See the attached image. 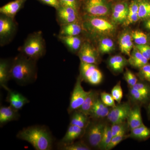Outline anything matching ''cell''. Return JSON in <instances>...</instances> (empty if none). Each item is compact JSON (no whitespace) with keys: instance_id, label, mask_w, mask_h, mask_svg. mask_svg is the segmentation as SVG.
I'll return each instance as SVG.
<instances>
[{"instance_id":"25","label":"cell","mask_w":150,"mask_h":150,"mask_svg":"<svg viewBox=\"0 0 150 150\" xmlns=\"http://www.w3.org/2000/svg\"><path fill=\"white\" fill-rule=\"evenodd\" d=\"M59 38L61 41L69 48V50L74 53L79 52L83 43L81 39L78 35L59 36Z\"/></svg>"},{"instance_id":"20","label":"cell","mask_w":150,"mask_h":150,"mask_svg":"<svg viewBox=\"0 0 150 150\" xmlns=\"http://www.w3.org/2000/svg\"><path fill=\"white\" fill-rule=\"evenodd\" d=\"M18 110L10 106H2L0 108V124L1 125L18 120L19 118Z\"/></svg>"},{"instance_id":"3","label":"cell","mask_w":150,"mask_h":150,"mask_svg":"<svg viewBox=\"0 0 150 150\" xmlns=\"http://www.w3.org/2000/svg\"><path fill=\"white\" fill-rule=\"evenodd\" d=\"M83 27L92 34L104 37H111L117 30V25L107 17L86 15Z\"/></svg>"},{"instance_id":"17","label":"cell","mask_w":150,"mask_h":150,"mask_svg":"<svg viewBox=\"0 0 150 150\" xmlns=\"http://www.w3.org/2000/svg\"><path fill=\"white\" fill-rule=\"evenodd\" d=\"M141 105L133 104L127 119L130 131L144 124L141 113Z\"/></svg>"},{"instance_id":"5","label":"cell","mask_w":150,"mask_h":150,"mask_svg":"<svg viewBox=\"0 0 150 150\" xmlns=\"http://www.w3.org/2000/svg\"><path fill=\"white\" fill-rule=\"evenodd\" d=\"M106 122L102 119L91 118L89 123L86 128L83 141L91 149H99Z\"/></svg>"},{"instance_id":"35","label":"cell","mask_w":150,"mask_h":150,"mask_svg":"<svg viewBox=\"0 0 150 150\" xmlns=\"http://www.w3.org/2000/svg\"><path fill=\"white\" fill-rule=\"evenodd\" d=\"M111 129L112 137L126 134L128 131H130L127 121L111 124Z\"/></svg>"},{"instance_id":"12","label":"cell","mask_w":150,"mask_h":150,"mask_svg":"<svg viewBox=\"0 0 150 150\" xmlns=\"http://www.w3.org/2000/svg\"><path fill=\"white\" fill-rule=\"evenodd\" d=\"M129 4L125 1L117 2L112 6L111 20L115 24H124L126 22L128 13Z\"/></svg>"},{"instance_id":"47","label":"cell","mask_w":150,"mask_h":150,"mask_svg":"<svg viewBox=\"0 0 150 150\" xmlns=\"http://www.w3.org/2000/svg\"><path fill=\"white\" fill-rule=\"evenodd\" d=\"M147 112L148 116H149V118L150 119V101L148 105Z\"/></svg>"},{"instance_id":"10","label":"cell","mask_w":150,"mask_h":150,"mask_svg":"<svg viewBox=\"0 0 150 150\" xmlns=\"http://www.w3.org/2000/svg\"><path fill=\"white\" fill-rule=\"evenodd\" d=\"M16 25L13 18L1 14L0 17L1 44L8 42L12 39L16 30Z\"/></svg>"},{"instance_id":"4","label":"cell","mask_w":150,"mask_h":150,"mask_svg":"<svg viewBox=\"0 0 150 150\" xmlns=\"http://www.w3.org/2000/svg\"><path fill=\"white\" fill-rule=\"evenodd\" d=\"M21 54L28 58L37 60L46 53V44L41 31L30 34L21 48Z\"/></svg>"},{"instance_id":"11","label":"cell","mask_w":150,"mask_h":150,"mask_svg":"<svg viewBox=\"0 0 150 150\" xmlns=\"http://www.w3.org/2000/svg\"><path fill=\"white\" fill-rule=\"evenodd\" d=\"M81 62L97 65L99 64V54L89 42H84L78 52Z\"/></svg>"},{"instance_id":"41","label":"cell","mask_w":150,"mask_h":150,"mask_svg":"<svg viewBox=\"0 0 150 150\" xmlns=\"http://www.w3.org/2000/svg\"><path fill=\"white\" fill-rule=\"evenodd\" d=\"M129 138V134H123L112 137V139L107 146L106 150L112 149L123 140Z\"/></svg>"},{"instance_id":"2","label":"cell","mask_w":150,"mask_h":150,"mask_svg":"<svg viewBox=\"0 0 150 150\" xmlns=\"http://www.w3.org/2000/svg\"><path fill=\"white\" fill-rule=\"evenodd\" d=\"M19 139L30 143L36 150H50L53 147V138L45 127L29 126L19 131L16 135Z\"/></svg>"},{"instance_id":"39","label":"cell","mask_w":150,"mask_h":150,"mask_svg":"<svg viewBox=\"0 0 150 150\" xmlns=\"http://www.w3.org/2000/svg\"><path fill=\"white\" fill-rule=\"evenodd\" d=\"M138 81L135 85L131 88L137 90L150 97V83L144 81Z\"/></svg>"},{"instance_id":"23","label":"cell","mask_w":150,"mask_h":150,"mask_svg":"<svg viewBox=\"0 0 150 150\" xmlns=\"http://www.w3.org/2000/svg\"><path fill=\"white\" fill-rule=\"evenodd\" d=\"M23 2V0H16L8 3L0 8V13L2 14L13 18L21 8Z\"/></svg>"},{"instance_id":"14","label":"cell","mask_w":150,"mask_h":150,"mask_svg":"<svg viewBox=\"0 0 150 150\" xmlns=\"http://www.w3.org/2000/svg\"><path fill=\"white\" fill-rule=\"evenodd\" d=\"M3 87L8 92L6 101L9 103L10 105L16 110H20L29 102L27 98L19 93L11 90L6 86H3Z\"/></svg>"},{"instance_id":"6","label":"cell","mask_w":150,"mask_h":150,"mask_svg":"<svg viewBox=\"0 0 150 150\" xmlns=\"http://www.w3.org/2000/svg\"><path fill=\"white\" fill-rule=\"evenodd\" d=\"M110 0H84L83 10L86 15L108 17L111 14Z\"/></svg>"},{"instance_id":"40","label":"cell","mask_w":150,"mask_h":150,"mask_svg":"<svg viewBox=\"0 0 150 150\" xmlns=\"http://www.w3.org/2000/svg\"><path fill=\"white\" fill-rule=\"evenodd\" d=\"M123 77L129 88L132 87L138 82V79L137 76L127 68L126 71L124 73Z\"/></svg>"},{"instance_id":"36","label":"cell","mask_w":150,"mask_h":150,"mask_svg":"<svg viewBox=\"0 0 150 150\" xmlns=\"http://www.w3.org/2000/svg\"><path fill=\"white\" fill-rule=\"evenodd\" d=\"M112 137L111 126L107 123L105 127L102 139L100 144L99 149L106 150L107 146L112 139Z\"/></svg>"},{"instance_id":"7","label":"cell","mask_w":150,"mask_h":150,"mask_svg":"<svg viewBox=\"0 0 150 150\" xmlns=\"http://www.w3.org/2000/svg\"><path fill=\"white\" fill-rule=\"evenodd\" d=\"M79 75L83 81L92 85H99L103 79L102 73L97 65L81 62Z\"/></svg>"},{"instance_id":"27","label":"cell","mask_w":150,"mask_h":150,"mask_svg":"<svg viewBox=\"0 0 150 150\" xmlns=\"http://www.w3.org/2000/svg\"><path fill=\"white\" fill-rule=\"evenodd\" d=\"M139 20V0H132L129 4L128 16L124 25L128 26Z\"/></svg>"},{"instance_id":"33","label":"cell","mask_w":150,"mask_h":150,"mask_svg":"<svg viewBox=\"0 0 150 150\" xmlns=\"http://www.w3.org/2000/svg\"><path fill=\"white\" fill-rule=\"evenodd\" d=\"M58 149L62 150H91V149L82 140L69 144H59Z\"/></svg>"},{"instance_id":"28","label":"cell","mask_w":150,"mask_h":150,"mask_svg":"<svg viewBox=\"0 0 150 150\" xmlns=\"http://www.w3.org/2000/svg\"><path fill=\"white\" fill-rule=\"evenodd\" d=\"M129 100L134 104L143 105L150 101V97L137 90L129 88Z\"/></svg>"},{"instance_id":"29","label":"cell","mask_w":150,"mask_h":150,"mask_svg":"<svg viewBox=\"0 0 150 150\" xmlns=\"http://www.w3.org/2000/svg\"><path fill=\"white\" fill-rule=\"evenodd\" d=\"M150 138V128L143 124L130 131L129 138L138 141H145Z\"/></svg>"},{"instance_id":"48","label":"cell","mask_w":150,"mask_h":150,"mask_svg":"<svg viewBox=\"0 0 150 150\" xmlns=\"http://www.w3.org/2000/svg\"><path fill=\"white\" fill-rule=\"evenodd\" d=\"M110 1H115L119 2V1H125L126 0H110Z\"/></svg>"},{"instance_id":"46","label":"cell","mask_w":150,"mask_h":150,"mask_svg":"<svg viewBox=\"0 0 150 150\" xmlns=\"http://www.w3.org/2000/svg\"><path fill=\"white\" fill-rule=\"evenodd\" d=\"M143 21V26L146 30L150 32V18L144 20Z\"/></svg>"},{"instance_id":"15","label":"cell","mask_w":150,"mask_h":150,"mask_svg":"<svg viewBox=\"0 0 150 150\" xmlns=\"http://www.w3.org/2000/svg\"><path fill=\"white\" fill-rule=\"evenodd\" d=\"M108 66L109 69L115 75L123 72L124 69L129 64L128 60L124 56L120 55H114L108 59Z\"/></svg>"},{"instance_id":"45","label":"cell","mask_w":150,"mask_h":150,"mask_svg":"<svg viewBox=\"0 0 150 150\" xmlns=\"http://www.w3.org/2000/svg\"><path fill=\"white\" fill-rule=\"evenodd\" d=\"M42 2L55 8L56 9L61 6L59 0H40Z\"/></svg>"},{"instance_id":"24","label":"cell","mask_w":150,"mask_h":150,"mask_svg":"<svg viewBox=\"0 0 150 150\" xmlns=\"http://www.w3.org/2000/svg\"><path fill=\"white\" fill-rule=\"evenodd\" d=\"M82 30V27L78 22L61 25L59 36H76L79 35Z\"/></svg>"},{"instance_id":"30","label":"cell","mask_w":150,"mask_h":150,"mask_svg":"<svg viewBox=\"0 0 150 150\" xmlns=\"http://www.w3.org/2000/svg\"><path fill=\"white\" fill-rule=\"evenodd\" d=\"M11 64L6 60L2 59L0 62V84L2 87L6 86V84L11 79Z\"/></svg>"},{"instance_id":"13","label":"cell","mask_w":150,"mask_h":150,"mask_svg":"<svg viewBox=\"0 0 150 150\" xmlns=\"http://www.w3.org/2000/svg\"><path fill=\"white\" fill-rule=\"evenodd\" d=\"M56 10L57 18L61 25L78 21V12L74 9L61 6Z\"/></svg>"},{"instance_id":"32","label":"cell","mask_w":150,"mask_h":150,"mask_svg":"<svg viewBox=\"0 0 150 150\" xmlns=\"http://www.w3.org/2000/svg\"><path fill=\"white\" fill-rule=\"evenodd\" d=\"M132 38L137 45H150V35L139 30L131 31Z\"/></svg>"},{"instance_id":"37","label":"cell","mask_w":150,"mask_h":150,"mask_svg":"<svg viewBox=\"0 0 150 150\" xmlns=\"http://www.w3.org/2000/svg\"><path fill=\"white\" fill-rule=\"evenodd\" d=\"M137 76L140 80L148 82L150 83V63H148L139 69Z\"/></svg>"},{"instance_id":"42","label":"cell","mask_w":150,"mask_h":150,"mask_svg":"<svg viewBox=\"0 0 150 150\" xmlns=\"http://www.w3.org/2000/svg\"><path fill=\"white\" fill-rule=\"evenodd\" d=\"M100 96L102 102L106 106L112 108L115 107L116 105L115 100L112 97L111 94L107 93L105 92H103L100 94Z\"/></svg>"},{"instance_id":"31","label":"cell","mask_w":150,"mask_h":150,"mask_svg":"<svg viewBox=\"0 0 150 150\" xmlns=\"http://www.w3.org/2000/svg\"><path fill=\"white\" fill-rule=\"evenodd\" d=\"M115 49L114 41L109 36L101 37L98 43V51L101 54L111 53Z\"/></svg>"},{"instance_id":"22","label":"cell","mask_w":150,"mask_h":150,"mask_svg":"<svg viewBox=\"0 0 150 150\" xmlns=\"http://www.w3.org/2000/svg\"><path fill=\"white\" fill-rule=\"evenodd\" d=\"M99 96L100 94L98 92L92 90H90V92L87 97L83 104L77 110L89 116L94 105Z\"/></svg>"},{"instance_id":"38","label":"cell","mask_w":150,"mask_h":150,"mask_svg":"<svg viewBox=\"0 0 150 150\" xmlns=\"http://www.w3.org/2000/svg\"><path fill=\"white\" fill-rule=\"evenodd\" d=\"M111 95L115 101L120 103L123 97V92L121 86V81H119L112 88Z\"/></svg>"},{"instance_id":"16","label":"cell","mask_w":150,"mask_h":150,"mask_svg":"<svg viewBox=\"0 0 150 150\" xmlns=\"http://www.w3.org/2000/svg\"><path fill=\"white\" fill-rule=\"evenodd\" d=\"M131 32L125 30L121 33L118 39L119 48L121 53L130 56L134 47Z\"/></svg>"},{"instance_id":"8","label":"cell","mask_w":150,"mask_h":150,"mask_svg":"<svg viewBox=\"0 0 150 150\" xmlns=\"http://www.w3.org/2000/svg\"><path fill=\"white\" fill-rule=\"evenodd\" d=\"M82 81L80 76L79 75L71 96L69 105L68 108L69 114L72 113L81 107L90 92V91H86L84 90L81 85Z\"/></svg>"},{"instance_id":"26","label":"cell","mask_w":150,"mask_h":150,"mask_svg":"<svg viewBox=\"0 0 150 150\" xmlns=\"http://www.w3.org/2000/svg\"><path fill=\"white\" fill-rule=\"evenodd\" d=\"M72 113L70 124L86 129L90 121L89 116L78 110H75Z\"/></svg>"},{"instance_id":"19","label":"cell","mask_w":150,"mask_h":150,"mask_svg":"<svg viewBox=\"0 0 150 150\" xmlns=\"http://www.w3.org/2000/svg\"><path fill=\"white\" fill-rule=\"evenodd\" d=\"M111 108L105 105L100 98V96L97 99L92 109L89 117L91 118L103 119L107 118Z\"/></svg>"},{"instance_id":"43","label":"cell","mask_w":150,"mask_h":150,"mask_svg":"<svg viewBox=\"0 0 150 150\" xmlns=\"http://www.w3.org/2000/svg\"><path fill=\"white\" fill-rule=\"evenodd\" d=\"M61 5L64 6L69 7L74 9L78 12L79 10V0H59Z\"/></svg>"},{"instance_id":"9","label":"cell","mask_w":150,"mask_h":150,"mask_svg":"<svg viewBox=\"0 0 150 150\" xmlns=\"http://www.w3.org/2000/svg\"><path fill=\"white\" fill-rule=\"evenodd\" d=\"M132 106V103L129 100L127 102L118 103L115 107L111 108L106 118L108 121L111 124L127 121Z\"/></svg>"},{"instance_id":"34","label":"cell","mask_w":150,"mask_h":150,"mask_svg":"<svg viewBox=\"0 0 150 150\" xmlns=\"http://www.w3.org/2000/svg\"><path fill=\"white\" fill-rule=\"evenodd\" d=\"M139 17L142 21L150 18V0H139Z\"/></svg>"},{"instance_id":"21","label":"cell","mask_w":150,"mask_h":150,"mask_svg":"<svg viewBox=\"0 0 150 150\" xmlns=\"http://www.w3.org/2000/svg\"><path fill=\"white\" fill-rule=\"evenodd\" d=\"M129 57L128 59L129 65L136 69H140L149 63V60L142 55L135 46Z\"/></svg>"},{"instance_id":"1","label":"cell","mask_w":150,"mask_h":150,"mask_svg":"<svg viewBox=\"0 0 150 150\" xmlns=\"http://www.w3.org/2000/svg\"><path fill=\"white\" fill-rule=\"evenodd\" d=\"M36 61L21 53L16 56L11 64V79L21 85L34 82L37 78Z\"/></svg>"},{"instance_id":"18","label":"cell","mask_w":150,"mask_h":150,"mask_svg":"<svg viewBox=\"0 0 150 150\" xmlns=\"http://www.w3.org/2000/svg\"><path fill=\"white\" fill-rule=\"evenodd\" d=\"M85 129L69 124L66 134L59 144H67L75 142L78 139L82 138Z\"/></svg>"},{"instance_id":"44","label":"cell","mask_w":150,"mask_h":150,"mask_svg":"<svg viewBox=\"0 0 150 150\" xmlns=\"http://www.w3.org/2000/svg\"><path fill=\"white\" fill-rule=\"evenodd\" d=\"M136 48L138 49L143 56L149 61L150 60V45H137Z\"/></svg>"}]
</instances>
